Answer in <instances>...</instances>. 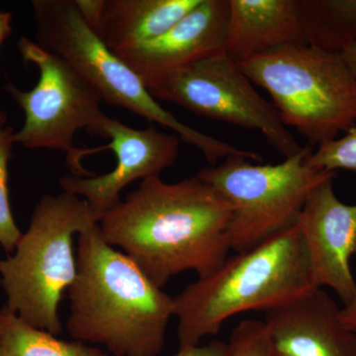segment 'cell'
Masks as SVG:
<instances>
[{"instance_id":"1","label":"cell","mask_w":356,"mask_h":356,"mask_svg":"<svg viewBox=\"0 0 356 356\" xmlns=\"http://www.w3.org/2000/svg\"><path fill=\"white\" fill-rule=\"evenodd\" d=\"M233 205L195 177L166 184L147 178L100 219L103 238L120 248L154 284L195 271L208 275L226 261Z\"/></svg>"},{"instance_id":"2","label":"cell","mask_w":356,"mask_h":356,"mask_svg":"<svg viewBox=\"0 0 356 356\" xmlns=\"http://www.w3.org/2000/svg\"><path fill=\"white\" fill-rule=\"evenodd\" d=\"M67 330L111 356H158L175 298L103 238L95 224L79 236L76 276L67 289Z\"/></svg>"},{"instance_id":"3","label":"cell","mask_w":356,"mask_h":356,"mask_svg":"<svg viewBox=\"0 0 356 356\" xmlns=\"http://www.w3.org/2000/svg\"><path fill=\"white\" fill-rule=\"evenodd\" d=\"M314 289L305 243L295 224L227 257L175 297L179 348L215 336L235 316L275 310Z\"/></svg>"},{"instance_id":"4","label":"cell","mask_w":356,"mask_h":356,"mask_svg":"<svg viewBox=\"0 0 356 356\" xmlns=\"http://www.w3.org/2000/svg\"><path fill=\"white\" fill-rule=\"evenodd\" d=\"M95 224L83 198L65 191L42 196L14 254L0 259L4 310L36 329L62 334L58 306L76 276L74 236Z\"/></svg>"},{"instance_id":"5","label":"cell","mask_w":356,"mask_h":356,"mask_svg":"<svg viewBox=\"0 0 356 356\" xmlns=\"http://www.w3.org/2000/svg\"><path fill=\"white\" fill-rule=\"evenodd\" d=\"M32 7L36 23L35 43L69 63L95 86L103 102L170 129L180 140L199 149L212 165L229 156L261 161V154L189 127L163 108L140 77L96 36L76 0H33Z\"/></svg>"},{"instance_id":"6","label":"cell","mask_w":356,"mask_h":356,"mask_svg":"<svg viewBox=\"0 0 356 356\" xmlns=\"http://www.w3.org/2000/svg\"><path fill=\"white\" fill-rule=\"evenodd\" d=\"M238 65L269 93L283 124L312 145L355 127L356 79L339 54L291 44Z\"/></svg>"},{"instance_id":"7","label":"cell","mask_w":356,"mask_h":356,"mask_svg":"<svg viewBox=\"0 0 356 356\" xmlns=\"http://www.w3.org/2000/svg\"><path fill=\"white\" fill-rule=\"evenodd\" d=\"M312 152L311 147H303L278 165H255L245 156H229L197 173L233 205L228 227L231 250L245 252L296 224L311 191L334 178V172L307 165Z\"/></svg>"},{"instance_id":"8","label":"cell","mask_w":356,"mask_h":356,"mask_svg":"<svg viewBox=\"0 0 356 356\" xmlns=\"http://www.w3.org/2000/svg\"><path fill=\"white\" fill-rule=\"evenodd\" d=\"M23 60L38 67L39 81L31 90L7 84V92L24 111L23 127L14 133V143L27 149L64 151L70 175L93 177L83 165V159L103 152L102 147H76L74 135L81 129L96 135L106 114L102 96L64 58L41 48L26 37L18 42Z\"/></svg>"},{"instance_id":"9","label":"cell","mask_w":356,"mask_h":356,"mask_svg":"<svg viewBox=\"0 0 356 356\" xmlns=\"http://www.w3.org/2000/svg\"><path fill=\"white\" fill-rule=\"evenodd\" d=\"M146 86L156 100L259 131L285 159L303 149L287 130L274 105L259 95L250 79L225 51L163 74Z\"/></svg>"},{"instance_id":"10","label":"cell","mask_w":356,"mask_h":356,"mask_svg":"<svg viewBox=\"0 0 356 356\" xmlns=\"http://www.w3.org/2000/svg\"><path fill=\"white\" fill-rule=\"evenodd\" d=\"M96 136L111 142L103 149L113 152L116 166L106 175L81 177L67 175L60 178L63 191L83 198L96 221L121 201V192L136 180L159 177L175 163L179 152L177 135L149 127L138 130L115 119L103 120Z\"/></svg>"},{"instance_id":"11","label":"cell","mask_w":356,"mask_h":356,"mask_svg":"<svg viewBox=\"0 0 356 356\" xmlns=\"http://www.w3.org/2000/svg\"><path fill=\"white\" fill-rule=\"evenodd\" d=\"M332 180L311 191L296 224L305 243L314 287L330 288L346 307L356 298L350 267L356 254V204L341 202Z\"/></svg>"},{"instance_id":"12","label":"cell","mask_w":356,"mask_h":356,"mask_svg":"<svg viewBox=\"0 0 356 356\" xmlns=\"http://www.w3.org/2000/svg\"><path fill=\"white\" fill-rule=\"evenodd\" d=\"M229 14V0H201L159 38L116 55L147 86L163 74L225 51Z\"/></svg>"},{"instance_id":"13","label":"cell","mask_w":356,"mask_h":356,"mask_svg":"<svg viewBox=\"0 0 356 356\" xmlns=\"http://www.w3.org/2000/svg\"><path fill=\"white\" fill-rule=\"evenodd\" d=\"M341 308L325 289H314L267 312L276 353L286 356H356V332L344 324Z\"/></svg>"},{"instance_id":"14","label":"cell","mask_w":356,"mask_h":356,"mask_svg":"<svg viewBox=\"0 0 356 356\" xmlns=\"http://www.w3.org/2000/svg\"><path fill=\"white\" fill-rule=\"evenodd\" d=\"M90 29L113 53L132 50L168 32L201 0H76Z\"/></svg>"},{"instance_id":"15","label":"cell","mask_w":356,"mask_h":356,"mask_svg":"<svg viewBox=\"0 0 356 356\" xmlns=\"http://www.w3.org/2000/svg\"><path fill=\"white\" fill-rule=\"evenodd\" d=\"M291 44H308L295 0H229L225 53L236 64Z\"/></svg>"},{"instance_id":"16","label":"cell","mask_w":356,"mask_h":356,"mask_svg":"<svg viewBox=\"0 0 356 356\" xmlns=\"http://www.w3.org/2000/svg\"><path fill=\"white\" fill-rule=\"evenodd\" d=\"M309 46L343 54L356 43V0H295Z\"/></svg>"},{"instance_id":"17","label":"cell","mask_w":356,"mask_h":356,"mask_svg":"<svg viewBox=\"0 0 356 356\" xmlns=\"http://www.w3.org/2000/svg\"><path fill=\"white\" fill-rule=\"evenodd\" d=\"M0 346L2 356H111L91 344L58 339L6 311Z\"/></svg>"},{"instance_id":"18","label":"cell","mask_w":356,"mask_h":356,"mask_svg":"<svg viewBox=\"0 0 356 356\" xmlns=\"http://www.w3.org/2000/svg\"><path fill=\"white\" fill-rule=\"evenodd\" d=\"M14 143L13 129L0 122V245L10 254L22 233L18 229L11 213L8 191V163Z\"/></svg>"},{"instance_id":"19","label":"cell","mask_w":356,"mask_h":356,"mask_svg":"<svg viewBox=\"0 0 356 356\" xmlns=\"http://www.w3.org/2000/svg\"><path fill=\"white\" fill-rule=\"evenodd\" d=\"M227 356H276L270 331L264 321L243 320L229 337Z\"/></svg>"},{"instance_id":"20","label":"cell","mask_w":356,"mask_h":356,"mask_svg":"<svg viewBox=\"0 0 356 356\" xmlns=\"http://www.w3.org/2000/svg\"><path fill=\"white\" fill-rule=\"evenodd\" d=\"M311 168L334 172L337 170H356V126L339 139L318 145L306 159Z\"/></svg>"},{"instance_id":"21","label":"cell","mask_w":356,"mask_h":356,"mask_svg":"<svg viewBox=\"0 0 356 356\" xmlns=\"http://www.w3.org/2000/svg\"><path fill=\"white\" fill-rule=\"evenodd\" d=\"M228 346L221 341H211L203 346H194L191 348H179L172 356H227Z\"/></svg>"},{"instance_id":"22","label":"cell","mask_w":356,"mask_h":356,"mask_svg":"<svg viewBox=\"0 0 356 356\" xmlns=\"http://www.w3.org/2000/svg\"><path fill=\"white\" fill-rule=\"evenodd\" d=\"M13 15L6 11H0V48L11 34Z\"/></svg>"},{"instance_id":"23","label":"cell","mask_w":356,"mask_h":356,"mask_svg":"<svg viewBox=\"0 0 356 356\" xmlns=\"http://www.w3.org/2000/svg\"><path fill=\"white\" fill-rule=\"evenodd\" d=\"M341 315L346 327L356 332V298L350 305L341 308Z\"/></svg>"},{"instance_id":"24","label":"cell","mask_w":356,"mask_h":356,"mask_svg":"<svg viewBox=\"0 0 356 356\" xmlns=\"http://www.w3.org/2000/svg\"><path fill=\"white\" fill-rule=\"evenodd\" d=\"M341 55L344 63L348 65V70H350L351 74L356 79V43L348 50L344 51Z\"/></svg>"},{"instance_id":"25","label":"cell","mask_w":356,"mask_h":356,"mask_svg":"<svg viewBox=\"0 0 356 356\" xmlns=\"http://www.w3.org/2000/svg\"><path fill=\"white\" fill-rule=\"evenodd\" d=\"M4 320H6V311L0 312V337H1L2 330H3ZM0 356H2L1 346H0Z\"/></svg>"},{"instance_id":"26","label":"cell","mask_w":356,"mask_h":356,"mask_svg":"<svg viewBox=\"0 0 356 356\" xmlns=\"http://www.w3.org/2000/svg\"><path fill=\"white\" fill-rule=\"evenodd\" d=\"M0 122H6V115L0 113Z\"/></svg>"},{"instance_id":"27","label":"cell","mask_w":356,"mask_h":356,"mask_svg":"<svg viewBox=\"0 0 356 356\" xmlns=\"http://www.w3.org/2000/svg\"><path fill=\"white\" fill-rule=\"evenodd\" d=\"M276 356H286V355H280V353H276Z\"/></svg>"}]
</instances>
